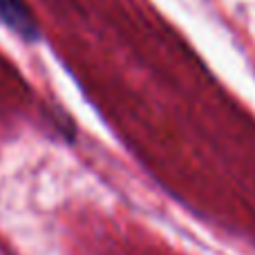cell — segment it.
<instances>
[{
	"instance_id": "6da1fadb",
	"label": "cell",
	"mask_w": 255,
	"mask_h": 255,
	"mask_svg": "<svg viewBox=\"0 0 255 255\" xmlns=\"http://www.w3.org/2000/svg\"><path fill=\"white\" fill-rule=\"evenodd\" d=\"M0 20L27 43L40 38V27L25 0H0Z\"/></svg>"
}]
</instances>
